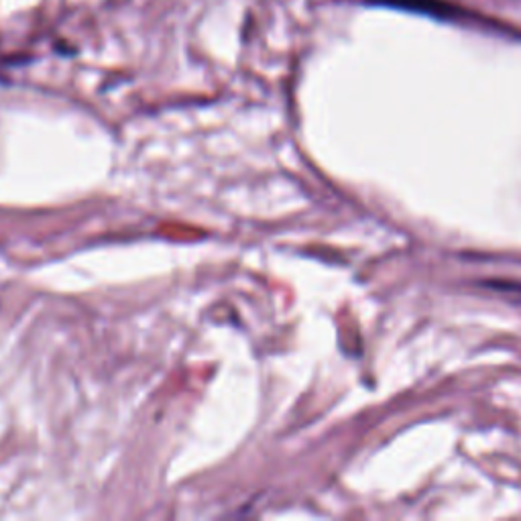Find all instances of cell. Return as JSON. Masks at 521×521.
<instances>
[{"mask_svg":"<svg viewBox=\"0 0 521 521\" xmlns=\"http://www.w3.org/2000/svg\"><path fill=\"white\" fill-rule=\"evenodd\" d=\"M367 3L391 7V9H399V11H410V13H418V15H426V17H436V19H444V21L469 17L467 11L446 3V0H367Z\"/></svg>","mask_w":521,"mask_h":521,"instance_id":"obj_1","label":"cell"}]
</instances>
